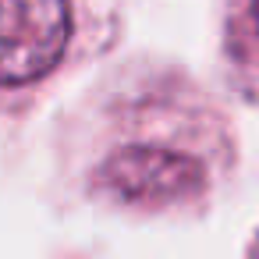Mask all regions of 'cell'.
Wrapping results in <instances>:
<instances>
[{
  "label": "cell",
  "mask_w": 259,
  "mask_h": 259,
  "mask_svg": "<svg viewBox=\"0 0 259 259\" xmlns=\"http://www.w3.org/2000/svg\"><path fill=\"white\" fill-rule=\"evenodd\" d=\"M255 259H259V248H255Z\"/></svg>",
  "instance_id": "3"
},
{
  "label": "cell",
  "mask_w": 259,
  "mask_h": 259,
  "mask_svg": "<svg viewBox=\"0 0 259 259\" xmlns=\"http://www.w3.org/2000/svg\"><path fill=\"white\" fill-rule=\"evenodd\" d=\"M78 36L75 0H0V100L50 82Z\"/></svg>",
  "instance_id": "1"
},
{
  "label": "cell",
  "mask_w": 259,
  "mask_h": 259,
  "mask_svg": "<svg viewBox=\"0 0 259 259\" xmlns=\"http://www.w3.org/2000/svg\"><path fill=\"white\" fill-rule=\"evenodd\" d=\"M224 57L234 85L248 100H259V0H227Z\"/></svg>",
  "instance_id": "2"
}]
</instances>
